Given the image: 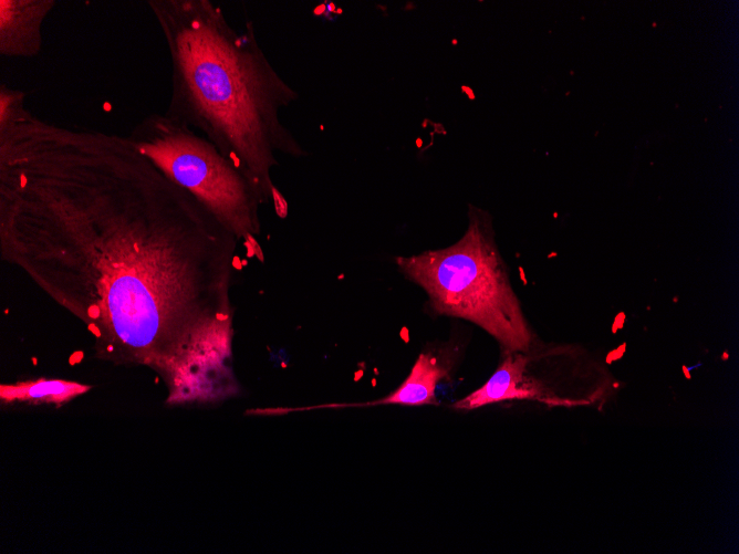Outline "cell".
<instances>
[{
  "instance_id": "8",
  "label": "cell",
  "mask_w": 739,
  "mask_h": 554,
  "mask_svg": "<svg viewBox=\"0 0 739 554\" xmlns=\"http://www.w3.org/2000/svg\"><path fill=\"white\" fill-rule=\"evenodd\" d=\"M91 386L64 379H44L1 385L2 404H51L60 406L85 394Z\"/></svg>"
},
{
  "instance_id": "5",
  "label": "cell",
  "mask_w": 739,
  "mask_h": 554,
  "mask_svg": "<svg viewBox=\"0 0 739 554\" xmlns=\"http://www.w3.org/2000/svg\"><path fill=\"white\" fill-rule=\"evenodd\" d=\"M531 349L503 352V358L490 378L478 389L451 407L472 410L507 400H531L548 406H577L571 398L558 393L550 384L530 372Z\"/></svg>"
},
{
  "instance_id": "1",
  "label": "cell",
  "mask_w": 739,
  "mask_h": 554,
  "mask_svg": "<svg viewBox=\"0 0 739 554\" xmlns=\"http://www.w3.org/2000/svg\"><path fill=\"white\" fill-rule=\"evenodd\" d=\"M238 239L127 136L0 123V257L82 320L97 356L168 386L232 338Z\"/></svg>"
},
{
  "instance_id": "7",
  "label": "cell",
  "mask_w": 739,
  "mask_h": 554,
  "mask_svg": "<svg viewBox=\"0 0 739 554\" xmlns=\"http://www.w3.org/2000/svg\"><path fill=\"white\" fill-rule=\"evenodd\" d=\"M454 365L450 355L440 356L433 351L420 353L405 380L388 396L365 404H340L302 407V410L327 407H355L373 405L420 406L437 404V384L449 376Z\"/></svg>"
},
{
  "instance_id": "3",
  "label": "cell",
  "mask_w": 739,
  "mask_h": 554,
  "mask_svg": "<svg viewBox=\"0 0 739 554\" xmlns=\"http://www.w3.org/2000/svg\"><path fill=\"white\" fill-rule=\"evenodd\" d=\"M399 270L425 290L434 313L460 317L489 333L502 352L534 348V334L495 241L491 217L469 208V224L455 244L398 257Z\"/></svg>"
},
{
  "instance_id": "4",
  "label": "cell",
  "mask_w": 739,
  "mask_h": 554,
  "mask_svg": "<svg viewBox=\"0 0 739 554\" xmlns=\"http://www.w3.org/2000/svg\"><path fill=\"white\" fill-rule=\"evenodd\" d=\"M129 142L175 184L189 191L259 261L258 187L206 137L165 114L144 117Z\"/></svg>"
},
{
  "instance_id": "6",
  "label": "cell",
  "mask_w": 739,
  "mask_h": 554,
  "mask_svg": "<svg viewBox=\"0 0 739 554\" xmlns=\"http://www.w3.org/2000/svg\"><path fill=\"white\" fill-rule=\"evenodd\" d=\"M55 4V0H0V54L38 55L43 45V23Z\"/></svg>"
},
{
  "instance_id": "2",
  "label": "cell",
  "mask_w": 739,
  "mask_h": 554,
  "mask_svg": "<svg viewBox=\"0 0 739 554\" xmlns=\"http://www.w3.org/2000/svg\"><path fill=\"white\" fill-rule=\"evenodd\" d=\"M170 59L171 93L165 115L206 137L285 217L272 181L277 154L308 155L281 122L299 93L274 70L253 23L233 28L209 0H148Z\"/></svg>"
}]
</instances>
